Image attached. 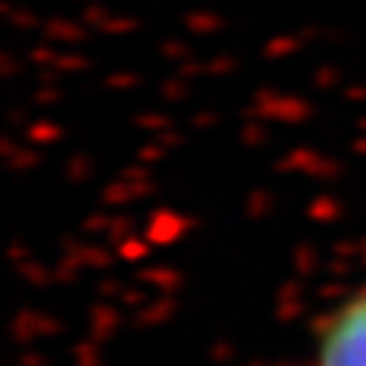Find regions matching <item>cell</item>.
I'll return each mask as SVG.
<instances>
[{
	"instance_id": "1",
	"label": "cell",
	"mask_w": 366,
	"mask_h": 366,
	"mask_svg": "<svg viewBox=\"0 0 366 366\" xmlns=\"http://www.w3.org/2000/svg\"><path fill=\"white\" fill-rule=\"evenodd\" d=\"M315 366H366V290L348 296L320 327Z\"/></svg>"
}]
</instances>
